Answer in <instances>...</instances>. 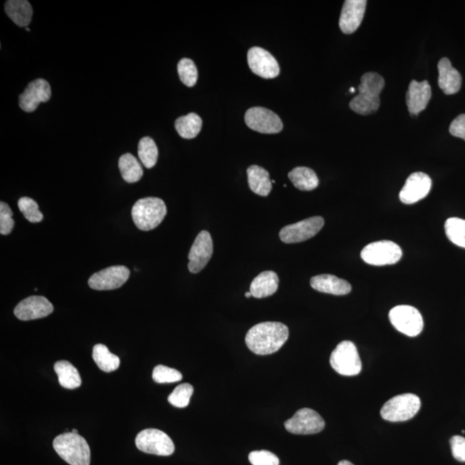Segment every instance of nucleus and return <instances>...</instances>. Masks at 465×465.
I'll return each mask as SVG.
<instances>
[{
  "label": "nucleus",
  "instance_id": "1",
  "mask_svg": "<svg viewBox=\"0 0 465 465\" xmlns=\"http://www.w3.org/2000/svg\"><path fill=\"white\" fill-rule=\"evenodd\" d=\"M289 338V329L281 322L258 323L250 329L245 341L249 350L257 355H269L281 349Z\"/></svg>",
  "mask_w": 465,
  "mask_h": 465
},
{
  "label": "nucleus",
  "instance_id": "2",
  "mask_svg": "<svg viewBox=\"0 0 465 465\" xmlns=\"http://www.w3.org/2000/svg\"><path fill=\"white\" fill-rule=\"evenodd\" d=\"M385 86L383 77L377 72H366L361 77L359 94L350 102L351 110L359 115H370L380 106V93Z\"/></svg>",
  "mask_w": 465,
  "mask_h": 465
},
{
  "label": "nucleus",
  "instance_id": "3",
  "mask_svg": "<svg viewBox=\"0 0 465 465\" xmlns=\"http://www.w3.org/2000/svg\"><path fill=\"white\" fill-rule=\"evenodd\" d=\"M55 451L70 465H90L91 450L87 440L75 432H65L53 442Z\"/></svg>",
  "mask_w": 465,
  "mask_h": 465
},
{
  "label": "nucleus",
  "instance_id": "4",
  "mask_svg": "<svg viewBox=\"0 0 465 465\" xmlns=\"http://www.w3.org/2000/svg\"><path fill=\"white\" fill-rule=\"evenodd\" d=\"M167 206L158 197H145L136 202L132 208L135 225L143 231H151L159 226L167 216Z\"/></svg>",
  "mask_w": 465,
  "mask_h": 465
},
{
  "label": "nucleus",
  "instance_id": "5",
  "mask_svg": "<svg viewBox=\"0 0 465 465\" xmlns=\"http://www.w3.org/2000/svg\"><path fill=\"white\" fill-rule=\"evenodd\" d=\"M420 405H422L420 399L415 394L396 395L384 404L381 410V416L388 422H406L415 417L420 410Z\"/></svg>",
  "mask_w": 465,
  "mask_h": 465
},
{
  "label": "nucleus",
  "instance_id": "6",
  "mask_svg": "<svg viewBox=\"0 0 465 465\" xmlns=\"http://www.w3.org/2000/svg\"><path fill=\"white\" fill-rule=\"evenodd\" d=\"M330 365L337 373L346 377L357 376L362 370L357 347L349 341L339 343L333 351L330 356Z\"/></svg>",
  "mask_w": 465,
  "mask_h": 465
},
{
  "label": "nucleus",
  "instance_id": "7",
  "mask_svg": "<svg viewBox=\"0 0 465 465\" xmlns=\"http://www.w3.org/2000/svg\"><path fill=\"white\" fill-rule=\"evenodd\" d=\"M402 256L401 248L390 241L372 242L361 252L362 260L371 266L394 265L401 260Z\"/></svg>",
  "mask_w": 465,
  "mask_h": 465
},
{
  "label": "nucleus",
  "instance_id": "8",
  "mask_svg": "<svg viewBox=\"0 0 465 465\" xmlns=\"http://www.w3.org/2000/svg\"><path fill=\"white\" fill-rule=\"evenodd\" d=\"M389 317L395 329L407 337H417L423 330V318L414 307L396 306L390 311Z\"/></svg>",
  "mask_w": 465,
  "mask_h": 465
},
{
  "label": "nucleus",
  "instance_id": "9",
  "mask_svg": "<svg viewBox=\"0 0 465 465\" xmlns=\"http://www.w3.org/2000/svg\"><path fill=\"white\" fill-rule=\"evenodd\" d=\"M136 447L145 454L170 456L175 447L170 437L164 432L149 428L139 432L136 439Z\"/></svg>",
  "mask_w": 465,
  "mask_h": 465
},
{
  "label": "nucleus",
  "instance_id": "10",
  "mask_svg": "<svg viewBox=\"0 0 465 465\" xmlns=\"http://www.w3.org/2000/svg\"><path fill=\"white\" fill-rule=\"evenodd\" d=\"M285 430L293 434H315L324 430L325 422L317 411L302 408L285 422Z\"/></svg>",
  "mask_w": 465,
  "mask_h": 465
},
{
  "label": "nucleus",
  "instance_id": "11",
  "mask_svg": "<svg viewBox=\"0 0 465 465\" xmlns=\"http://www.w3.org/2000/svg\"><path fill=\"white\" fill-rule=\"evenodd\" d=\"M324 226L322 217H313L297 224L285 226L279 232L281 241L287 244H298L317 236Z\"/></svg>",
  "mask_w": 465,
  "mask_h": 465
},
{
  "label": "nucleus",
  "instance_id": "12",
  "mask_svg": "<svg viewBox=\"0 0 465 465\" xmlns=\"http://www.w3.org/2000/svg\"><path fill=\"white\" fill-rule=\"evenodd\" d=\"M245 122L251 129L262 134H278L283 129L280 117L263 107L249 109L245 114Z\"/></svg>",
  "mask_w": 465,
  "mask_h": 465
},
{
  "label": "nucleus",
  "instance_id": "13",
  "mask_svg": "<svg viewBox=\"0 0 465 465\" xmlns=\"http://www.w3.org/2000/svg\"><path fill=\"white\" fill-rule=\"evenodd\" d=\"M131 272L124 266H111L96 273L89 278L88 285L96 290H111L120 288L128 281Z\"/></svg>",
  "mask_w": 465,
  "mask_h": 465
},
{
  "label": "nucleus",
  "instance_id": "14",
  "mask_svg": "<svg viewBox=\"0 0 465 465\" xmlns=\"http://www.w3.org/2000/svg\"><path fill=\"white\" fill-rule=\"evenodd\" d=\"M213 254L212 236L203 230L195 239L189 253L188 269L192 273H198L207 266Z\"/></svg>",
  "mask_w": 465,
  "mask_h": 465
},
{
  "label": "nucleus",
  "instance_id": "15",
  "mask_svg": "<svg viewBox=\"0 0 465 465\" xmlns=\"http://www.w3.org/2000/svg\"><path fill=\"white\" fill-rule=\"evenodd\" d=\"M248 62L253 74L264 79H274L280 72L277 60L268 51L260 47L250 48Z\"/></svg>",
  "mask_w": 465,
  "mask_h": 465
},
{
  "label": "nucleus",
  "instance_id": "16",
  "mask_svg": "<svg viewBox=\"0 0 465 465\" xmlns=\"http://www.w3.org/2000/svg\"><path fill=\"white\" fill-rule=\"evenodd\" d=\"M432 180L424 173H415L407 180L399 194L400 200L403 204H413L423 199L430 192Z\"/></svg>",
  "mask_w": 465,
  "mask_h": 465
},
{
  "label": "nucleus",
  "instance_id": "17",
  "mask_svg": "<svg viewBox=\"0 0 465 465\" xmlns=\"http://www.w3.org/2000/svg\"><path fill=\"white\" fill-rule=\"evenodd\" d=\"M52 95L50 84L47 80L38 79L28 84L19 96V106L23 111L33 112L41 103H46Z\"/></svg>",
  "mask_w": 465,
  "mask_h": 465
},
{
  "label": "nucleus",
  "instance_id": "18",
  "mask_svg": "<svg viewBox=\"0 0 465 465\" xmlns=\"http://www.w3.org/2000/svg\"><path fill=\"white\" fill-rule=\"evenodd\" d=\"M53 311L54 307L46 297L32 296L20 302L14 310V314L19 320L31 321L46 317Z\"/></svg>",
  "mask_w": 465,
  "mask_h": 465
},
{
  "label": "nucleus",
  "instance_id": "19",
  "mask_svg": "<svg viewBox=\"0 0 465 465\" xmlns=\"http://www.w3.org/2000/svg\"><path fill=\"white\" fill-rule=\"evenodd\" d=\"M367 5L366 0H346L344 3L339 28L344 34H353L361 26Z\"/></svg>",
  "mask_w": 465,
  "mask_h": 465
},
{
  "label": "nucleus",
  "instance_id": "20",
  "mask_svg": "<svg viewBox=\"0 0 465 465\" xmlns=\"http://www.w3.org/2000/svg\"><path fill=\"white\" fill-rule=\"evenodd\" d=\"M432 89L427 80L418 82L412 80L406 95L408 111L412 116H417L427 108L431 99Z\"/></svg>",
  "mask_w": 465,
  "mask_h": 465
},
{
  "label": "nucleus",
  "instance_id": "21",
  "mask_svg": "<svg viewBox=\"0 0 465 465\" xmlns=\"http://www.w3.org/2000/svg\"><path fill=\"white\" fill-rule=\"evenodd\" d=\"M310 285L319 292L344 296L351 292V286L345 279L334 275L322 274L310 279Z\"/></svg>",
  "mask_w": 465,
  "mask_h": 465
},
{
  "label": "nucleus",
  "instance_id": "22",
  "mask_svg": "<svg viewBox=\"0 0 465 465\" xmlns=\"http://www.w3.org/2000/svg\"><path fill=\"white\" fill-rule=\"evenodd\" d=\"M439 87L444 94H455L460 90L462 77L459 72L452 66L450 60L442 58L438 64Z\"/></svg>",
  "mask_w": 465,
  "mask_h": 465
},
{
  "label": "nucleus",
  "instance_id": "23",
  "mask_svg": "<svg viewBox=\"0 0 465 465\" xmlns=\"http://www.w3.org/2000/svg\"><path fill=\"white\" fill-rule=\"evenodd\" d=\"M279 278L276 273L266 270L253 279L250 285V292L256 298L273 296L278 289Z\"/></svg>",
  "mask_w": 465,
  "mask_h": 465
},
{
  "label": "nucleus",
  "instance_id": "24",
  "mask_svg": "<svg viewBox=\"0 0 465 465\" xmlns=\"http://www.w3.org/2000/svg\"><path fill=\"white\" fill-rule=\"evenodd\" d=\"M5 10L8 17L19 27H26L31 22L33 9L27 0H9L6 2Z\"/></svg>",
  "mask_w": 465,
  "mask_h": 465
},
{
  "label": "nucleus",
  "instance_id": "25",
  "mask_svg": "<svg viewBox=\"0 0 465 465\" xmlns=\"http://www.w3.org/2000/svg\"><path fill=\"white\" fill-rule=\"evenodd\" d=\"M248 179L251 191L258 195L266 197L272 191V180L266 169L256 165H251L248 169Z\"/></svg>",
  "mask_w": 465,
  "mask_h": 465
},
{
  "label": "nucleus",
  "instance_id": "26",
  "mask_svg": "<svg viewBox=\"0 0 465 465\" xmlns=\"http://www.w3.org/2000/svg\"><path fill=\"white\" fill-rule=\"evenodd\" d=\"M54 369L58 376L60 385L65 389L75 390L82 385L79 371L71 363L66 361L56 362Z\"/></svg>",
  "mask_w": 465,
  "mask_h": 465
},
{
  "label": "nucleus",
  "instance_id": "27",
  "mask_svg": "<svg viewBox=\"0 0 465 465\" xmlns=\"http://www.w3.org/2000/svg\"><path fill=\"white\" fill-rule=\"evenodd\" d=\"M289 179L295 187L301 191H313L319 185V180L312 169L305 167L294 168L289 173Z\"/></svg>",
  "mask_w": 465,
  "mask_h": 465
},
{
  "label": "nucleus",
  "instance_id": "28",
  "mask_svg": "<svg viewBox=\"0 0 465 465\" xmlns=\"http://www.w3.org/2000/svg\"><path fill=\"white\" fill-rule=\"evenodd\" d=\"M119 170L123 179L128 183H136L143 175V170L138 160L131 153H125L120 157Z\"/></svg>",
  "mask_w": 465,
  "mask_h": 465
},
{
  "label": "nucleus",
  "instance_id": "29",
  "mask_svg": "<svg viewBox=\"0 0 465 465\" xmlns=\"http://www.w3.org/2000/svg\"><path fill=\"white\" fill-rule=\"evenodd\" d=\"M202 124H203V121L199 116L196 113H190L175 121V128L183 138L193 139L199 134Z\"/></svg>",
  "mask_w": 465,
  "mask_h": 465
},
{
  "label": "nucleus",
  "instance_id": "30",
  "mask_svg": "<svg viewBox=\"0 0 465 465\" xmlns=\"http://www.w3.org/2000/svg\"><path fill=\"white\" fill-rule=\"evenodd\" d=\"M92 358L99 369L104 372L114 371L120 366V359L111 354L103 344H97L93 347Z\"/></svg>",
  "mask_w": 465,
  "mask_h": 465
},
{
  "label": "nucleus",
  "instance_id": "31",
  "mask_svg": "<svg viewBox=\"0 0 465 465\" xmlns=\"http://www.w3.org/2000/svg\"><path fill=\"white\" fill-rule=\"evenodd\" d=\"M157 146L151 137L146 136L140 141L138 145V155L141 163L146 168H153L158 160Z\"/></svg>",
  "mask_w": 465,
  "mask_h": 465
},
{
  "label": "nucleus",
  "instance_id": "32",
  "mask_svg": "<svg viewBox=\"0 0 465 465\" xmlns=\"http://www.w3.org/2000/svg\"><path fill=\"white\" fill-rule=\"evenodd\" d=\"M444 229L452 244L465 248V220L458 217L449 218L444 224Z\"/></svg>",
  "mask_w": 465,
  "mask_h": 465
},
{
  "label": "nucleus",
  "instance_id": "33",
  "mask_svg": "<svg viewBox=\"0 0 465 465\" xmlns=\"http://www.w3.org/2000/svg\"><path fill=\"white\" fill-rule=\"evenodd\" d=\"M177 72L182 83L186 87H192L195 86L197 78V70L195 63L191 59L184 58L177 64Z\"/></svg>",
  "mask_w": 465,
  "mask_h": 465
},
{
  "label": "nucleus",
  "instance_id": "34",
  "mask_svg": "<svg viewBox=\"0 0 465 465\" xmlns=\"http://www.w3.org/2000/svg\"><path fill=\"white\" fill-rule=\"evenodd\" d=\"M18 205L24 217L32 224H38L43 221V213L40 212L38 203L32 198L21 197L18 200Z\"/></svg>",
  "mask_w": 465,
  "mask_h": 465
},
{
  "label": "nucleus",
  "instance_id": "35",
  "mask_svg": "<svg viewBox=\"0 0 465 465\" xmlns=\"http://www.w3.org/2000/svg\"><path fill=\"white\" fill-rule=\"evenodd\" d=\"M193 387L191 384L183 383L177 386L172 394L168 396V402L177 407H185L189 405L193 394Z\"/></svg>",
  "mask_w": 465,
  "mask_h": 465
},
{
  "label": "nucleus",
  "instance_id": "36",
  "mask_svg": "<svg viewBox=\"0 0 465 465\" xmlns=\"http://www.w3.org/2000/svg\"><path fill=\"white\" fill-rule=\"evenodd\" d=\"M183 376L179 371L163 365L157 366L153 371V379L157 383H172L180 381Z\"/></svg>",
  "mask_w": 465,
  "mask_h": 465
},
{
  "label": "nucleus",
  "instance_id": "37",
  "mask_svg": "<svg viewBox=\"0 0 465 465\" xmlns=\"http://www.w3.org/2000/svg\"><path fill=\"white\" fill-rule=\"evenodd\" d=\"M13 212L6 203H0V234L7 236L14 228Z\"/></svg>",
  "mask_w": 465,
  "mask_h": 465
},
{
  "label": "nucleus",
  "instance_id": "38",
  "mask_svg": "<svg viewBox=\"0 0 465 465\" xmlns=\"http://www.w3.org/2000/svg\"><path fill=\"white\" fill-rule=\"evenodd\" d=\"M248 459L253 465H279L280 463L278 456L268 451L252 452Z\"/></svg>",
  "mask_w": 465,
  "mask_h": 465
},
{
  "label": "nucleus",
  "instance_id": "39",
  "mask_svg": "<svg viewBox=\"0 0 465 465\" xmlns=\"http://www.w3.org/2000/svg\"><path fill=\"white\" fill-rule=\"evenodd\" d=\"M452 456L459 462H465V438L456 435L450 439Z\"/></svg>",
  "mask_w": 465,
  "mask_h": 465
},
{
  "label": "nucleus",
  "instance_id": "40",
  "mask_svg": "<svg viewBox=\"0 0 465 465\" xmlns=\"http://www.w3.org/2000/svg\"><path fill=\"white\" fill-rule=\"evenodd\" d=\"M449 131L452 136L465 141V114H461L452 121Z\"/></svg>",
  "mask_w": 465,
  "mask_h": 465
},
{
  "label": "nucleus",
  "instance_id": "41",
  "mask_svg": "<svg viewBox=\"0 0 465 465\" xmlns=\"http://www.w3.org/2000/svg\"><path fill=\"white\" fill-rule=\"evenodd\" d=\"M338 465H354L353 463H351L350 461L342 460L338 464Z\"/></svg>",
  "mask_w": 465,
  "mask_h": 465
},
{
  "label": "nucleus",
  "instance_id": "42",
  "mask_svg": "<svg viewBox=\"0 0 465 465\" xmlns=\"http://www.w3.org/2000/svg\"><path fill=\"white\" fill-rule=\"evenodd\" d=\"M245 297L249 298V297H253V296H252V294H251V292L249 291V292H246L245 294Z\"/></svg>",
  "mask_w": 465,
  "mask_h": 465
},
{
  "label": "nucleus",
  "instance_id": "43",
  "mask_svg": "<svg viewBox=\"0 0 465 465\" xmlns=\"http://www.w3.org/2000/svg\"><path fill=\"white\" fill-rule=\"evenodd\" d=\"M354 92H355V88H354V87L350 88V92L351 93H354Z\"/></svg>",
  "mask_w": 465,
  "mask_h": 465
},
{
  "label": "nucleus",
  "instance_id": "44",
  "mask_svg": "<svg viewBox=\"0 0 465 465\" xmlns=\"http://www.w3.org/2000/svg\"><path fill=\"white\" fill-rule=\"evenodd\" d=\"M72 432H75V434H78V431H77L76 430H72Z\"/></svg>",
  "mask_w": 465,
  "mask_h": 465
},
{
  "label": "nucleus",
  "instance_id": "45",
  "mask_svg": "<svg viewBox=\"0 0 465 465\" xmlns=\"http://www.w3.org/2000/svg\"><path fill=\"white\" fill-rule=\"evenodd\" d=\"M26 29L27 31H30L29 28L27 27V28H26Z\"/></svg>",
  "mask_w": 465,
  "mask_h": 465
}]
</instances>
